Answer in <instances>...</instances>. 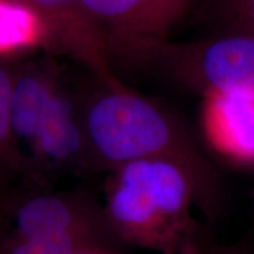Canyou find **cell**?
<instances>
[{
    "mask_svg": "<svg viewBox=\"0 0 254 254\" xmlns=\"http://www.w3.org/2000/svg\"><path fill=\"white\" fill-rule=\"evenodd\" d=\"M101 205L113 245L159 254H198L211 240L193 208L209 221L219 208L189 168L166 159L136 160L110 171Z\"/></svg>",
    "mask_w": 254,
    "mask_h": 254,
    "instance_id": "obj_1",
    "label": "cell"
},
{
    "mask_svg": "<svg viewBox=\"0 0 254 254\" xmlns=\"http://www.w3.org/2000/svg\"><path fill=\"white\" fill-rule=\"evenodd\" d=\"M81 111L94 171L110 172L145 159L172 160L189 168L219 202L213 168L178 119L157 101L122 82H100L81 100Z\"/></svg>",
    "mask_w": 254,
    "mask_h": 254,
    "instance_id": "obj_2",
    "label": "cell"
},
{
    "mask_svg": "<svg viewBox=\"0 0 254 254\" xmlns=\"http://www.w3.org/2000/svg\"><path fill=\"white\" fill-rule=\"evenodd\" d=\"M151 63L177 81L208 93L254 98V34L231 30L193 43L140 40L117 55Z\"/></svg>",
    "mask_w": 254,
    "mask_h": 254,
    "instance_id": "obj_3",
    "label": "cell"
},
{
    "mask_svg": "<svg viewBox=\"0 0 254 254\" xmlns=\"http://www.w3.org/2000/svg\"><path fill=\"white\" fill-rule=\"evenodd\" d=\"M69 234L98 237L113 245L105 227L103 205L90 193L79 190H13L0 199V238Z\"/></svg>",
    "mask_w": 254,
    "mask_h": 254,
    "instance_id": "obj_4",
    "label": "cell"
},
{
    "mask_svg": "<svg viewBox=\"0 0 254 254\" xmlns=\"http://www.w3.org/2000/svg\"><path fill=\"white\" fill-rule=\"evenodd\" d=\"M27 157L30 179L41 180L45 171H94L82 119L81 100L60 86L51 101Z\"/></svg>",
    "mask_w": 254,
    "mask_h": 254,
    "instance_id": "obj_5",
    "label": "cell"
},
{
    "mask_svg": "<svg viewBox=\"0 0 254 254\" xmlns=\"http://www.w3.org/2000/svg\"><path fill=\"white\" fill-rule=\"evenodd\" d=\"M49 30L51 46L85 65L104 84L119 82L110 67L106 40L85 18L78 0H24Z\"/></svg>",
    "mask_w": 254,
    "mask_h": 254,
    "instance_id": "obj_6",
    "label": "cell"
},
{
    "mask_svg": "<svg viewBox=\"0 0 254 254\" xmlns=\"http://www.w3.org/2000/svg\"><path fill=\"white\" fill-rule=\"evenodd\" d=\"M202 126L215 151L234 163L254 165V98L205 94Z\"/></svg>",
    "mask_w": 254,
    "mask_h": 254,
    "instance_id": "obj_7",
    "label": "cell"
},
{
    "mask_svg": "<svg viewBox=\"0 0 254 254\" xmlns=\"http://www.w3.org/2000/svg\"><path fill=\"white\" fill-rule=\"evenodd\" d=\"M62 82L52 67L28 64L14 67L9 111L19 145L30 147L36 138L51 101Z\"/></svg>",
    "mask_w": 254,
    "mask_h": 254,
    "instance_id": "obj_8",
    "label": "cell"
},
{
    "mask_svg": "<svg viewBox=\"0 0 254 254\" xmlns=\"http://www.w3.org/2000/svg\"><path fill=\"white\" fill-rule=\"evenodd\" d=\"M152 4L153 0H78L81 13L104 36L109 52L144 38Z\"/></svg>",
    "mask_w": 254,
    "mask_h": 254,
    "instance_id": "obj_9",
    "label": "cell"
},
{
    "mask_svg": "<svg viewBox=\"0 0 254 254\" xmlns=\"http://www.w3.org/2000/svg\"><path fill=\"white\" fill-rule=\"evenodd\" d=\"M51 45L49 30L24 0H0V60Z\"/></svg>",
    "mask_w": 254,
    "mask_h": 254,
    "instance_id": "obj_10",
    "label": "cell"
},
{
    "mask_svg": "<svg viewBox=\"0 0 254 254\" xmlns=\"http://www.w3.org/2000/svg\"><path fill=\"white\" fill-rule=\"evenodd\" d=\"M13 72V66L0 60V199L15 190L19 180L30 179L26 157L12 128L9 97Z\"/></svg>",
    "mask_w": 254,
    "mask_h": 254,
    "instance_id": "obj_11",
    "label": "cell"
},
{
    "mask_svg": "<svg viewBox=\"0 0 254 254\" xmlns=\"http://www.w3.org/2000/svg\"><path fill=\"white\" fill-rule=\"evenodd\" d=\"M100 246L113 245L101 238L86 234L31 239L0 238V254H85Z\"/></svg>",
    "mask_w": 254,
    "mask_h": 254,
    "instance_id": "obj_12",
    "label": "cell"
},
{
    "mask_svg": "<svg viewBox=\"0 0 254 254\" xmlns=\"http://www.w3.org/2000/svg\"><path fill=\"white\" fill-rule=\"evenodd\" d=\"M190 0H153L145 28V36L140 40H166L168 32L183 17Z\"/></svg>",
    "mask_w": 254,
    "mask_h": 254,
    "instance_id": "obj_13",
    "label": "cell"
},
{
    "mask_svg": "<svg viewBox=\"0 0 254 254\" xmlns=\"http://www.w3.org/2000/svg\"><path fill=\"white\" fill-rule=\"evenodd\" d=\"M226 9L231 30L254 34V0H227Z\"/></svg>",
    "mask_w": 254,
    "mask_h": 254,
    "instance_id": "obj_14",
    "label": "cell"
},
{
    "mask_svg": "<svg viewBox=\"0 0 254 254\" xmlns=\"http://www.w3.org/2000/svg\"><path fill=\"white\" fill-rule=\"evenodd\" d=\"M198 254H254L253 245L249 238L228 245L209 243Z\"/></svg>",
    "mask_w": 254,
    "mask_h": 254,
    "instance_id": "obj_15",
    "label": "cell"
},
{
    "mask_svg": "<svg viewBox=\"0 0 254 254\" xmlns=\"http://www.w3.org/2000/svg\"><path fill=\"white\" fill-rule=\"evenodd\" d=\"M85 254H120L118 247L113 246H100L95 247V249L88 251Z\"/></svg>",
    "mask_w": 254,
    "mask_h": 254,
    "instance_id": "obj_16",
    "label": "cell"
}]
</instances>
